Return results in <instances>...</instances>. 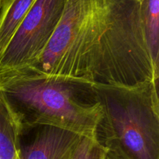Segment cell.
<instances>
[{
    "label": "cell",
    "instance_id": "obj_3",
    "mask_svg": "<svg viewBox=\"0 0 159 159\" xmlns=\"http://www.w3.org/2000/svg\"><path fill=\"white\" fill-rule=\"evenodd\" d=\"M102 110L97 139L120 159H159L158 82L93 84Z\"/></svg>",
    "mask_w": 159,
    "mask_h": 159
},
{
    "label": "cell",
    "instance_id": "obj_7",
    "mask_svg": "<svg viewBox=\"0 0 159 159\" xmlns=\"http://www.w3.org/2000/svg\"><path fill=\"white\" fill-rule=\"evenodd\" d=\"M36 0H0V56Z\"/></svg>",
    "mask_w": 159,
    "mask_h": 159
},
{
    "label": "cell",
    "instance_id": "obj_1",
    "mask_svg": "<svg viewBox=\"0 0 159 159\" xmlns=\"http://www.w3.org/2000/svg\"><path fill=\"white\" fill-rule=\"evenodd\" d=\"M23 68L105 85L159 79L135 0H66L43 54Z\"/></svg>",
    "mask_w": 159,
    "mask_h": 159
},
{
    "label": "cell",
    "instance_id": "obj_5",
    "mask_svg": "<svg viewBox=\"0 0 159 159\" xmlns=\"http://www.w3.org/2000/svg\"><path fill=\"white\" fill-rule=\"evenodd\" d=\"M23 131L32 135L27 142L20 139V159H70L83 138L53 126H39Z\"/></svg>",
    "mask_w": 159,
    "mask_h": 159
},
{
    "label": "cell",
    "instance_id": "obj_8",
    "mask_svg": "<svg viewBox=\"0 0 159 159\" xmlns=\"http://www.w3.org/2000/svg\"><path fill=\"white\" fill-rule=\"evenodd\" d=\"M20 129L0 93V159H20Z\"/></svg>",
    "mask_w": 159,
    "mask_h": 159
},
{
    "label": "cell",
    "instance_id": "obj_4",
    "mask_svg": "<svg viewBox=\"0 0 159 159\" xmlns=\"http://www.w3.org/2000/svg\"><path fill=\"white\" fill-rule=\"evenodd\" d=\"M66 0H36L0 56V72L30 65L40 57L63 13Z\"/></svg>",
    "mask_w": 159,
    "mask_h": 159
},
{
    "label": "cell",
    "instance_id": "obj_9",
    "mask_svg": "<svg viewBox=\"0 0 159 159\" xmlns=\"http://www.w3.org/2000/svg\"><path fill=\"white\" fill-rule=\"evenodd\" d=\"M107 153V150L97 138L83 137L70 159H102Z\"/></svg>",
    "mask_w": 159,
    "mask_h": 159
},
{
    "label": "cell",
    "instance_id": "obj_6",
    "mask_svg": "<svg viewBox=\"0 0 159 159\" xmlns=\"http://www.w3.org/2000/svg\"><path fill=\"white\" fill-rule=\"evenodd\" d=\"M154 70L159 76V0H135Z\"/></svg>",
    "mask_w": 159,
    "mask_h": 159
},
{
    "label": "cell",
    "instance_id": "obj_10",
    "mask_svg": "<svg viewBox=\"0 0 159 159\" xmlns=\"http://www.w3.org/2000/svg\"><path fill=\"white\" fill-rule=\"evenodd\" d=\"M102 159H120V158H116V157H114V156H113V155H110V154L107 153V155H106V156L104 157V158H102Z\"/></svg>",
    "mask_w": 159,
    "mask_h": 159
},
{
    "label": "cell",
    "instance_id": "obj_2",
    "mask_svg": "<svg viewBox=\"0 0 159 159\" xmlns=\"http://www.w3.org/2000/svg\"><path fill=\"white\" fill-rule=\"evenodd\" d=\"M93 84L26 68L0 72V93L20 129L53 126L97 138L102 110Z\"/></svg>",
    "mask_w": 159,
    "mask_h": 159
}]
</instances>
